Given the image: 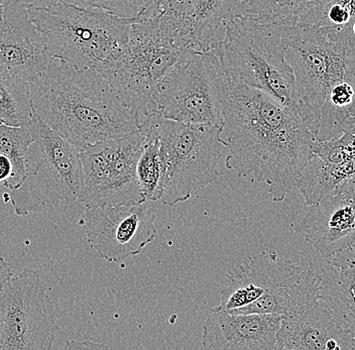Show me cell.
Returning <instances> with one entry per match:
<instances>
[{"label": "cell", "instance_id": "6da1fadb", "mask_svg": "<svg viewBox=\"0 0 355 350\" xmlns=\"http://www.w3.org/2000/svg\"><path fill=\"white\" fill-rule=\"evenodd\" d=\"M219 137L227 169L265 183L274 202L296 188L314 141L298 110L263 91L228 81Z\"/></svg>", "mask_w": 355, "mask_h": 350}, {"label": "cell", "instance_id": "7a4b0ae2", "mask_svg": "<svg viewBox=\"0 0 355 350\" xmlns=\"http://www.w3.org/2000/svg\"><path fill=\"white\" fill-rule=\"evenodd\" d=\"M30 90L33 112L80 150L139 130L137 115L94 69L54 59L30 82Z\"/></svg>", "mask_w": 355, "mask_h": 350}, {"label": "cell", "instance_id": "3957f363", "mask_svg": "<svg viewBox=\"0 0 355 350\" xmlns=\"http://www.w3.org/2000/svg\"><path fill=\"white\" fill-rule=\"evenodd\" d=\"M196 51L174 21L157 15L133 21L121 52L97 71L141 121L157 112L164 82Z\"/></svg>", "mask_w": 355, "mask_h": 350}, {"label": "cell", "instance_id": "277c9868", "mask_svg": "<svg viewBox=\"0 0 355 350\" xmlns=\"http://www.w3.org/2000/svg\"><path fill=\"white\" fill-rule=\"evenodd\" d=\"M285 39L286 60L296 80L299 113L312 134L333 88L344 82L355 83L352 23L286 26Z\"/></svg>", "mask_w": 355, "mask_h": 350}, {"label": "cell", "instance_id": "5b68a950", "mask_svg": "<svg viewBox=\"0 0 355 350\" xmlns=\"http://www.w3.org/2000/svg\"><path fill=\"white\" fill-rule=\"evenodd\" d=\"M26 8L49 55L79 69L98 70L116 57L130 39L133 23L100 8L64 0Z\"/></svg>", "mask_w": 355, "mask_h": 350}, {"label": "cell", "instance_id": "8992f818", "mask_svg": "<svg viewBox=\"0 0 355 350\" xmlns=\"http://www.w3.org/2000/svg\"><path fill=\"white\" fill-rule=\"evenodd\" d=\"M285 33L286 26L239 17L213 52L228 81L263 91L298 110L296 80L286 60Z\"/></svg>", "mask_w": 355, "mask_h": 350}, {"label": "cell", "instance_id": "52a82bcc", "mask_svg": "<svg viewBox=\"0 0 355 350\" xmlns=\"http://www.w3.org/2000/svg\"><path fill=\"white\" fill-rule=\"evenodd\" d=\"M28 126L33 141L26 155V178L8 194L15 215L24 217L61 203L82 202L85 185L79 148L35 112Z\"/></svg>", "mask_w": 355, "mask_h": 350}, {"label": "cell", "instance_id": "ba28073f", "mask_svg": "<svg viewBox=\"0 0 355 350\" xmlns=\"http://www.w3.org/2000/svg\"><path fill=\"white\" fill-rule=\"evenodd\" d=\"M144 119L161 147L162 203L174 206L186 202L195 192L218 180V163L225 148L219 137L220 128L180 123L159 112Z\"/></svg>", "mask_w": 355, "mask_h": 350}, {"label": "cell", "instance_id": "9c48e42d", "mask_svg": "<svg viewBox=\"0 0 355 350\" xmlns=\"http://www.w3.org/2000/svg\"><path fill=\"white\" fill-rule=\"evenodd\" d=\"M308 267L282 260L276 252L250 256L230 271L218 308L230 313L284 316L303 287Z\"/></svg>", "mask_w": 355, "mask_h": 350}, {"label": "cell", "instance_id": "30bf717a", "mask_svg": "<svg viewBox=\"0 0 355 350\" xmlns=\"http://www.w3.org/2000/svg\"><path fill=\"white\" fill-rule=\"evenodd\" d=\"M227 83L217 55L196 51L164 82L157 112L180 123L220 128Z\"/></svg>", "mask_w": 355, "mask_h": 350}, {"label": "cell", "instance_id": "8fae6325", "mask_svg": "<svg viewBox=\"0 0 355 350\" xmlns=\"http://www.w3.org/2000/svg\"><path fill=\"white\" fill-rule=\"evenodd\" d=\"M57 331L55 306L39 271L11 277L0 290V350L52 349Z\"/></svg>", "mask_w": 355, "mask_h": 350}, {"label": "cell", "instance_id": "7c38bea8", "mask_svg": "<svg viewBox=\"0 0 355 350\" xmlns=\"http://www.w3.org/2000/svg\"><path fill=\"white\" fill-rule=\"evenodd\" d=\"M144 141L139 130L80 150L85 185L81 203L85 207L146 203L137 178Z\"/></svg>", "mask_w": 355, "mask_h": 350}, {"label": "cell", "instance_id": "4fadbf2b", "mask_svg": "<svg viewBox=\"0 0 355 350\" xmlns=\"http://www.w3.org/2000/svg\"><path fill=\"white\" fill-rule=\"evenodd\" d=\"M155 210L148 202L85 207L80 219L91 249L108 263L141 254L157 236Z\"/></svg>", "mask_w": 355, "mask_h": 350}, {"label": "cell", "instance_id": "5bb4252c", "mask_svg": "<svg viewBox=\"0 0 355 350\" xmlns=\"http://www.w3.org/2000/svg\"><path fill=\"white\" fill-rule=\"evenodd\" d=\"M319 283L320 276L310 265L301 292L282 317L277 349H354L355 339L321 302Z\"/></svg>", "mask_w": 355, "mask_h": 350}, {"label": "cell", "instance_id": "9a60e30c", "mask_svg": "<svg viewBox=\"0 0 355 350\" xmlns=\"http://www.w3.org/2000/svg\"><path fill=\"white\" fill-rule=\"evenodd\" d=\"M53 60L24 2L4 0L0 19V69L31 82Z\"/></svg>", "mask_w": 355, "mask_h": 350}, {"label": "cell", "instance_id": "2e32d148", "mask_svg": "<svg viewBox=\"0 0 355 350\" xmlns=\"http://www.w3.org/2000/svg\"><path fill=\"white\" fill-rule=\"evenodd\" d=\"M243 3L244 0H159L150 17H170L196 50L213 52L223 42L232 21L241 15Z\"/></svg>", "mask_w": 355, "mask_h": 350}, {"label": "cell", "instance_id": "e0dca14e", "mask_svg": "<svg viewBox=\"0 0 355 350\" xmlns=\"http://www.w3.org/2000/svg\"><path fill=\"white\" fill-rule=\"evenodd\" d=\"M282 317L277 314L230 313L214 308L203 326V347L208 350L277 349Z\"/></svg>", "mask_w": 355, "mask_h": 350}, {"label": "cell", "instance_id": "ac0fdd59", "mask_svg": "<svg viewBox=\"0 0 355 350\" xmlns=\"http://www.w3.org/2000/svg\"><path fill=\"white\" fill-rule=\"evenodd\" d=\"M297 230L324 259L336 256L355 243V200L338 192L310 206Z\"/></svg>", "mask_w": 355, "mask_h": 350}, {"label": "cell", "instance_id": "d6986e66", "mask_svg": "<svg viewBox=\"0 0 355 350\" xmlns=\"http://www.w3.org/2000/svg\"><path fill=\"white\" fill-rule=\"evenodd\" d=\"M339 0H244L239 17L283 26H325L330 6Z\"/></svg>", "mask_w": 355, "mask_h": 350}, {"label": "cell", "instance_id": "ffe728a7", "mask_svg": "<svg viewBox=\"0 0 355 350\" xmlns=\"http://www.w3.org/2000/svg\"><path fill=\"white\" fill-rule=\"evenodd\" d=\"M320 300L339 326L355 339V270L328 263L320 274Z\"/></svg>", "mask_w": 355, "mask_h": 350}, {"label": "cell", "instance_id": "44dd1931", "mask_svg": "<svg viewBox=\"0 0 355 350\" xmlns=\"http://www.w3.org/2000/svg\"><path fill=\"white\" fill-rule=\"evenodd\" d=\"M354 174L355 161L328 163L311 154L296 188L310 207L338 193Z\"/></svg>", "mask_w": 355, "mask_h": 350}, {"label": "cell", "instance_id": "7402d4cb", "mask_svg": "<svg viewBox=\"0 0 355 350\" xmlns=\"http://www.w3.org/2000/svg\"><path fill=\"white\" fill-rule=\"evenodd\" d=\"M144 146L137 165V178L144 202L159 201L163 180V159L159 139L146 119L139 125Z\"/></svg>", "mask_w": 355, "mask_h": 350}, {"label": "cell", "instance_id": "603a6c76", "mask_svg": "<svg viewBox=\"0 0 355 350\" xmlns=\"http://www.w3.org/2000/svg\"><path fill=\"white\" fill-rule=\"evenodd\" d=\"M33 114L30 82L0 69V119L4 125L26 126Z\"/></svg>", "mask_w": 355, "mask_h": 350}, {"label": "cell", "instance_id": "cb8c5ba5", "mask_svg": "<svg viewBox=\"0 0 355 350\" xmlns=\"http://www.w3.org/2000/svg\"><path fill=\"white\" fill-rule=\"evenodd\" d=\"M33 141L28 126L0 125V154L10 159L12 175L4 187L15 190L26 175V155Z\"/></svg>", "mask_w": 355, "mask_h": 350}, {"label": "cell", "instance_id": "d4e9b609", "mask_svg": "<svg viewBox=\"0 0 355 350\" xmlns=\"http://www.w3.org/2000/svg\"><path fill=\"white\" fill-rule=\"evenodd\" d=\"M83 8H100L121 19L137 21L150 19L159 0H64Z\"/></svg>", "mask_w": 355, "mask_h": 350}, {"label": "cell", "instance_id": "484cf974", "mask_svg": "<svg viewBox=\"0 0 355 350\" xmlns=\"http://www.w3.org/2000/svg\"><path fill=\"white\" fill-rule=\"evenodd\" d=\"M354 259H355V243L352 247L343 250V252L337 254L336 256L327 259V263H331L333 265H338V267H340V265H345L348 261L354 260Z\"/></svg>", "mask_w": 355, "mask_h": 350}, {"label": "cell", "instance_id": "4316f807", "mask_svg": "<svg viewBox=\"0 0 355 350\" xmlns=\"http://www.w3.org/2000/svg\"><path fill=\"white\" fill-rule=\"evenodd\" d=\"M64 349H106L108 347L92 341H67Z\"/></svg>", "mask_w": 355, "mask_h": 350}, {"label": "cell", "instance_id": "83f0119b", "mask_svg": "<svg viewBox=\"0 0 355 350\" xmlns=\"http://www.w3.org/2000/svg\"><path fill=\"white\" fill-rule=\"evenodd\" d=\"M12 175V164L4 155L0 154V184L6 185Z\"/></svg>", "mask_w": 355, "mask_h": 350}, {"label": "cell", "instance_id": "f1b7e54d", "mask_svg": "<svg viewBox=\"0 0 355 350\" xmlns=\"http://www.w3.org/2000/svg\"><path fill=\"white\" fill-rule=\"evenodd\" d=\"M11 277H12V270H11L10 263L0 256V290Z\"/></svg>", "mask_w": 355, "mask_h": 350}, {"label": "cell", "instance_id": "f546056e", "mask_svg": "<svg viewBox=\"0 0 355 350\" xmlns=\"http://www.w3.org/2000/svg\"><path fill=\"white\" fill-rule=\"evenodd\" d=\"M339 192L343 193V194L347 195L350 198L355 200V174L352 178L349 179L339 190Z\"/></svg>", "mask_w": 355, "mask_h": 350}, {"label": "cell", "instance_id": "4dcf8cb0", "mask_svg": "<svg viewBox=\"0 0 355 350\" xmlns=\"http://www.w3.org/2000/svg\"><path fill=\"white\" fill-rule=\"evenodd\" d=\"M26 6H32V8H41L46 4L52 3L57 0H21Z\"/></svg>", "mask_w": 355, "mask_h": 350}, {"label": "cell", "instance_id": "1f68e13d", "mask_svg": "<svg viewBox=\"0 0 355 350\" xmlns=\"http://www.w3.org/2000/svg\"><path fill=\"white\" fill-rule=\"evenodd\" d=\"M348 132H355V98L354 105H352V121H350Z\"/></svg>", "mask_w": 355, "mask_h": 350}, {"label": "cell", "instance_id": "d6a6232c", "mask_svg": "<svg viewBox=\"0 0 355 350\" xmlns=\"http://www.w3.org/2000/svg\"><path fill=\"white\" fill-rule=\"evenodd\" d=\"M352 33H354V35H355V17L354 19H352Z\"/></svg>", "mask_w": 355, "mask_h": 350}, {"label": "cell", "instance_id": "836d02e7", "mask_svg": "<svg viewBox=\"0 0 355 350\" xmlns=\"http://www.w3.org/2000/svg\"><path fill=\"white\" fill-rule=\"evenodd\" d=\"M4 0H0V8H2V4H3Z\"/></svg>", "mask_w": 355, "mask_h": 350}, {"label": "cell", "instance_id": "e575fe53", "mask_svg": "<svg viewBox=\"0 0 355 350\" xmlns=\"http://www.w3.org/2000/svg\"><path fill=\"white\" fill-rule=\"evenodd\" d=\"M1 17H2V8H0V19H1Z\"/></svg>", "mask_w": 355, "mask_h": 350}, {"label": "cell", "instance_id": "d590c367", "mask_svg": "<svg viewBox=\"0 0 355 350\" xmlns=\"http://www.w3.org/2000/svg\"><path fill=\"white\" fill-rule=\"evenodd\" d=\"M1 123H3V121H2V119H0V125H1Z\"/></svg>", "mask_w": 355, "mask_h": 350}, {"label": "cell", "instance_id": "8d00e7d4", "mask_svg": "<svg viewBox=\"0 0 355 350\" xmlns=\"http://www.w3.org/2000/svg\"><path fill=\"white\" fill-rule=\"evenodd\" d=\"M354 349H355V344H354Z\"/></svg>", "mask_w": 355, "mask_h": 350}]
</instances>
